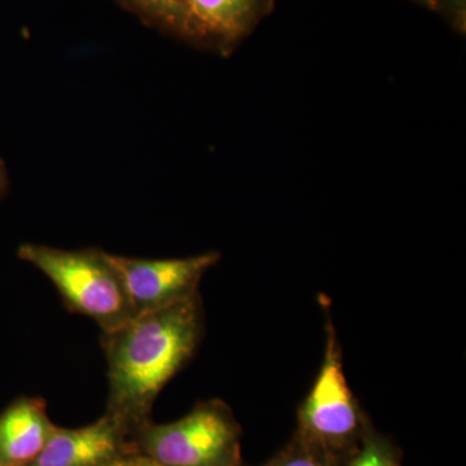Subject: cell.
Masks as SVG:
<instances>
[{"mask_svg": "<svg viewBox=\"0 0 466 466\" xmlns=\"http://www.w3.org/2000/svg\"><path fill=\"white\" fill-rule=\"evenodd\" d=\"M202 333L200 294L103 333L109 382L106 413L130 429L148 422L159 392L195 354Z\"/></svg>", "mask_w": 466, "mask_h": 466, "instance_id": "6da1fadb", "label": "cell"}, {"mask_svg": "<svg viewBox=\"0 0 466 466\" xmlns=\"http://www.w3.org/2000/svg\"><path fill=\"white\" fill-rule=\"evenodd\" d=\"M17 256L50 279L67 309L91 318L103 333L118 329L135 318L124 281L106 251L23 244Z\"/></svg>", "mask_w": 466, "mask_h": 466, "instance_id": "7a4b0ae2", "label": "cell"}, {"mask_svg": "<svg viewBox=\"0 0 466 466\" xmlns=\"http://www.w3.org/2000/svg\"><path fill=\"white\" fill-rule=\"evenodd\" d=\"M137 431L140 452L164 466H238L240 431L223 401L198 404L165 425L146 422Z\"/></svg>", "mask_w": 466, "mask_h": 466, "instance_id": "3957f363", "label": "cell"}, {"mask_svg": "<svg viewBox=\"0 0 466 466\" xmlns=\"http://www.w3.org/2000/svg\"><path fill=\"white\" fill-rule=\"evenodd\" d=\"M303 441L314 450H339L360 429V410L343 373L341 349L328 325L323 366L299 410Z\"/></svg>", "mask_w": 466, "mask_h": 466, "instance_id": "277c9868", "label": "cell"}, {"mask_svg": "<svg viewBox=\"0 0 466 466\" xmlns=\"http://www.w3.org/2000/svg\"><path fill=\"white\" fill-rule=\"evenodd\" d=\"M135 317L171 308L198 296L202 276L220 259L216 251L177 259H143L109 253Z\"/></svg>", "mask_w": 466, "mask_h": 466, "instance_id": "5b68a950", "label": "cell"}, {"mask_svg": "<svg viewBox=\"0 0 466 466\" xmlns=\"http://www.w3.org/2000/svg\"><path fill=\"white\" fill-rule=\"evenodd\" d=\"M130 431L124 421L109 413L84 428L56 426L38 458L27 466H104L135 453L126 444Z\"/></svg>", "mask_w": 466, "mask_h": 466, "instance_id": "8992f818", "label": "cell"}, {"mask_svg": "<svg viewBox=\"0 0 466 466\" xmlns=\"http://www.w3.org/2000/svg\"><path fill=\"white\" fill-rule=\"evenodd\" d=\"M56 428L41 398L21 397L0 415V466H27Z\"/></svg>", "mask_w": 466, "mask_h": 466, "instance_id": "52a82bcc", "label": "cell"}, {"mask_svg": "<svg viewBox=\"0 0 466 466\" xmlns=\"http://www.w3.org/2000/svg\"><path fill=\"white\" fill-rule=\"evenodd\" d=\"M262 0H188L187 38L220 43L235 42L258 16Z\"/></svg>", "mask_w": 466, "mask_h": 466, "instance_id": "ba28073f", "label": "cell"}, {"mask_svg": "<svg viewBox=\"0 0 466 466\" xmlns=\"http://www.w3.org/2000/svg\"><path fill=\"white\" fill-rule=\"evenodd\" d=\"M147 25L184 35L188 0H118Z\"/></svg>", "mask_w": 466, "mask_h": 466, "instance_id": "9c48e42d", "label": "cell"}, {"mask_svg": "<svg viewBox=\"0 0 466 466\" xmlns=\"http://www.w3.org/2000/svg\"><path fill=\"white\" fill-rule=\"evenodd\" d=\"M306 444V443H305ZM267 466H327L317 450L306 444L302 449L288 451Z\"/></svg>", "mask_w": 466, "mask_h": 466, "instance_id": "30bf717a", "label": "cell"}, {"mask_svg": "<svg viewBox=\"0 0 466 466\" xmlns=\"http://www.w3.org/2000/svg\"><path fill=\"white\" fill-rule=\"evenodd\" d=\"M349 466H394L390 456L375 441H368Z\"/></svg>", "mask_w": 466, "mask_h": 466, "instance_id": "8fae6325", "label": "cell"}, {"mask_svg": "<svg viewBox=\"0 0 466 466\" xmlns=\"http://www.w3.org/2000/svg\"><path fill=\"white\" fill-rule=\"evenodd\" d=\"M104 466H164L143 453H127Z\"/></svg>", "mask_w": 466, "mask_h": 466, "instance_id": "7c38bea8", "label": "cell"}, {"mask_svg": "<svg viewBox=\"0 0 466 466\" xmlns=\"http://www.w3.org/2000/svg\"><path fill=\"white\" fill-rule=\"evenodd\" d=\"M0 182L8 183L7 170L2 158H0Z\"/></svg>", "mask_w": 466, "mask_h": 466, "instance_id": "4fadbf2b", "label": "cell"}, {"mask_svg": "<svg viewBox=\"0 0 466 466\" xmlns=\"http://www.w3.org/2000/svg\"><path fill=\"white\" fill-rule=\"evenodd\" d=\"M8 183L0 182V198L5 195V189H7Z\"/></svg>", "mask_w": 466, "mask_h": 466, "instance_id": "5bb4252c", "label": "cell"}]
</instances>
